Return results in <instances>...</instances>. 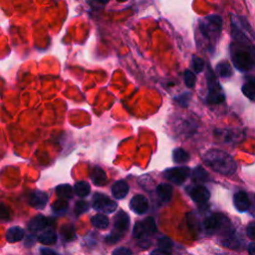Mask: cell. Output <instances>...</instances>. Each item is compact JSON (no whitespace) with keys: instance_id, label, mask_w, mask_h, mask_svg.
<instances>
[{"instance_id":"cell-33","label":"cell","mask_w":255,"mask_h":255,"mask_svg":"<svg viewBox=\"0 0 255 255\" xmlns=\"http://www.w3.org/2000/svg\"><path fill=\"white\" fill-rule=\"evenodd\" d=\"M224 135H221L224 137L225 142L229 143V142H236V139L241 137L240 133H237L236 131H224Z\"/></svg>"},{"instance_id":"cell-13","label":"cell","mask_w":255,"mask_h":255,"mask_svg":"<svg viewBox=\"0 0 255 255\" xmlns=\"http://www.w3.org/2000/svg\"><path fill=\"white\" fill-rule=\"evenodd\" d=\"M91 180L95 186L103 187L108 183V176L100 167H95L91 171Z\"/></svg>"},{"instance_id":"cell-27","label":"cell","mask_w":255,"mask_h":255,"mask_svg":"<svg viewBox=\"0 0 255 255\" xmlns=\"http://www.w3.org/2000/svg\"><path fill=\"white\" fill-rule=\"evenodd\" d=\"M61 235L66 241L74 240L76 237L75 228L72 224H65L61 227Z\"/></svg>"},{"instance_id":"cell-32","label":"cell","mask_w":255,"mask_h":255,"mask_svg":"<svg viewBox=\"0 0 255 255\" xmlns=\"http://www.w3.org/2000/svg\"><path fill=\"white\" fill-rule=\"evenodd\" d=\"M158 246L159 248H162L164 250H167V251H170L171 250L172 248V241L170 238L167 237V236H164V237H161L158 241Z\"/></svg>"},{"instance_id":"cell-14","label":"cell","mask_w":255,"mask_h":255,"mask_svg":"<svg viewBox=\"0 0 255 255\" xmlns=\"http://www.w3.org/2000/svg\"><path fill=\"white\" fill-rule=\"evenodd\" d=\"M112 194L116 199H123L129 192V186L125 181H118L112 186Z\"/></svg>"},{"instance_id":"cell-38","label":"cell","mask_w":255,"mask_h":255,"mask_svg":"<svg viewBox=\"0 0 255 255\" xmlns=\"http://www.w3.org/2000/svg\"><path fill=\"white\" fill-rule=\"evenodd\" d=\"M35 238H36V237H35L34 235H32V234L27 235L26 238H25V240H24L25 246H27V247L32 246V245L35 243Z\"/></svg>"},{"instance_id":"cell-37","label":"cell","mask_w":255,"mask_h":255,"mask_svg":"<svg viewBox=\"0 0 255 255\" xmlns=\"http://www.w3.org/2000/svg\"><path fill=\"white\" fill-rule=\"evenodd\" d=\"M113 254L115 255H131L132 254V250L128 249L126 247H119L116 250L113 251Z\"/></svg>"},{"instance_id":"cell-40","label":"cell","mask_w":255,"mask_h":255,"mask_svg":"<svg viewBox=\"0 0 255 255\" xmlns=\"http://www.w3.org/2000/svg\"><path fill=\"white\" fill-rule=\"evenodd\" d=\"M247 251H248L250 254L255 255V242H252V243H250V244L248 245Z\"/></svg>"},{"instance_id":"cell-24","label":"cell","mask_w":255,"mask_h":255,"mask_svg":"<svg viewBox=\"0 0 255 255\" xmlns=\"http://www.w3.org/2000/svg\"><path fill=\"white\" fill-rule=\"evenodd\" d=\"M91 191V187L87 182H77L74 186V192L80 197H86Z\"/></svg>"},{"instance_id":"cell-5","label":"cell","mask_w":255,"mask_h":255,"mask_svg":"<svg viewBox=\"0 0 255 255\" xmlns=\"http://www.w3.org/2000/svg\"><path fill=\"white\" fill-rule=\"evenodd\" d=\"M157 232V225L152 217L145 218L137 222L133 228V236L138 240H147L146 238L155 234Z\"/></svg>"},{"instance_id":"cell-39","label":"cell","mask_w":255,"mask_h":255,"mask_svg":"<svg viewBox=\"0 0 255 255\" xmlns=\"http://www.w3.org/2000/svg\"><path fill=\"white\" fill-rule=\"evenodd\" d=\"M150 253H151V254H162V255H168V254H170V251H167V250H164V249H162V248H159V249H157V250L151 251Z\"/></svg>"},{"instance_id":"cell-17","label":"cell","mask_w":255,"mask_h":255,"mask_svg":"<svg viewBox=\"0 0 255 255\" xmlns=\"http://www.w3.org/2000/svg\"><path fill=\"white\" fill-rule=\"evenodd\" d=\"M24 237V231L19 226L10 227L6 233V240L10 243L18 242Z\"/></svg>"},{"instance_id":"cell-9","label":"cell","mask_w":255,"mask_h":255,"mask_svg":"<svg viewBox=\"0 0 255 255\" xmlns=\"http://www.w3.org/2000/svg\"><path fill=\"white\" fill-rule=\"evenodd\" d=\"M130 208L131 210L139 214V215H142V214H145L148 210H149V201H148V198L143 195V194H137L135 195L132 199H131V202H130Z\"/></svg>"},{"instance_id":"cell-26","label":"cell","mask_w":255,"mask_h":255,"mask_svg":"<svg viewBox=\"0 0 255 255\" xmlns=\"http://www.w3.org/2000/svg\"><path fill=\"white\" fill-rule=\"evenodd\" d=\"M68 210V201L64 198H59L52 203V211L57 215H63Z\"/></svg>"},{"instance_id":"cell-42","label":"cell","mask_w":255,"mask_h":255,"mask_svg":"<svg viewBox=\"0 0 255 255\" xmlns=\"http://www.w3.org/2000/svg\"><path fill=\"white\" fill-rule=\"evenodd\" d=\"M97 1L102 3V4H107L110 1V0H97Z\"/></svg>"},{"instance_id":"cell-3","label":"cell","mask_w":255,"mask_h":255,"mask_svg":"<svg viewBox=\"0 0 255 255\" xmlns=\"http://www.w3.org/2000/svg\"><path fill=\"white\" fill-rule=\"evenodd\" d=\"M222 28V18L219 15H209L198 22V31L202 38L211 45L215 44Z\"/></svg>"},{"instance_id":"cell-25","label":"cell","mask_w":255,"mask_h":255,"mask_svg":"<svg viewBox=\"0 0 255 255\" xmlns=\"http://www.w3.org/2000/svg\"><path fill=\"white\" fill-rule=\"evenodd\" d=\"M55 192L59 198L71 199L73 197V189L70 185H60L56 187Z\"/></svg>"},{"instance_id":"cell-28","label":"cell","mask_w":255,"mask_h":255,"mask_svg":"<svg viewBox=\"0 0 255 255\" xmlns=\"http://www.w3.org/2000/svg\"><path fill=\"white\" fill-rule=\"evenodd\" d=\"M74 211L76 215H81L89 211V203L85 200H78L76 202Z\"/></svg>"},{"instance_id":"cell-41","label":"cell","mask_w":255,"mask_h":255,"mask_svg":"<svg viewBox=\"0 0 255 255\" xmlns=\"http://www.w3.org/2000/svg\"><path fill=\"white\" fill-rule=\"evenodd\" d=\"M41 252H42V253H44V254H56V252H55V251H52V250H48V249H42V250H41Z\"/></svg>"},{"instance_id":"cell-34","label":"cell","mask_w":255,"mask_h":255,"mask_svg":"<svg viewBox=\"0 0 255 255\" xmlns=\"http://www.w3.org/2000/svg\"><path fill=\"white\" fill-rule=\"evenodd\" d=\"M10 218V210L4 205L0 202V220H8Z\"/></svg>"},{"instance_id":"cell-16","label":"cell","mask_w":255,"mask_h":255,"mask_svg":"<svg viewBox=\"0 0 255 255\" xmlns=\"http://www.w3.org/2000/svg\"><path fill=\"white\" fill-rule=\"evenodd\" d=\"M157 195L159 196V198L167 203L170 202L171 200V196H172V188L170 185L169 184H161L157 187L156 190Z\"/></svg>"},{"instance_id":"cell-21","label":"cell","mask_w":255,"mask_h":255,"mask_svg":"<svg viewBox=\"0 0 255 255\" xmlns=\"http://www.w3.org/2000/svg\"><path fill=\"white\" fill-rule=\"evenodd\" d=\"M91 222H92V225L98 229H106L109 226V218L103 213H99V214L94 215L91 218Z\"/></svg>"},{"instance_id":"cell-31","label":"cell","mask_w":255,"mask_h":255,"mask_svg":"<svg viewBox=\"0 0 255 255\" xmlns=\"http://www.w3.org/2000/svg\"><path fill=\"white\" fill-rule=\"evenodd\" d=\"M205 66H206L205 60L197 56L192 57V67H193V70L195 73H197V74L201 73L203 71V69H205Z\"/></svg>"},{"instance_id":"cell-8","label":"cell","mask_w":255,"mask_h":255,"mask_svg":"<svg viewBox=\"0 0 255 255\" xmlns=\"http://www.w3.org/2000/svg\"><path fill=\"white\" fill-rule=\"evenodd\" d=\"M189 194L191 198L197 203V205H205L211 197L210 191L202 186H195L189 190Z\"/></svg>"},{"instance_id":"cell-12","label":"cell","mask_w":255,"mask_h":255,"mask_svg":"<svg viewBox=\"0 0 255 255\" xmlns=\"http://www.w3.org/2000/svg\"><path fill=\"white\" fill-rule=\"evenodd\" d=\"M130 216L127 212L121 211L119 212L114 218V227L119 234L126 233L130 227Z\"/></svg>"},{"instance_id":"cell-23","label":"cell","mask_w":255,"mask_h":255,"mask_svg":"<svg viewBox=\"0 0 255 255\" xmlns=\"http://www.w3.org/2000/svg\"><path fill=\"white\" fill-rule=\"evenodd\" d=\"M172 159L176 164H184L190 160V154L182 148L174 149L172 151Z\"/></svg>"},{"instance_id":"cell-7","label":"cell","mask_w":255,"mask_h":255,"mask_svg":"<svg viewBox=\"0 0 255 255\" xmlns=\"http://www.w3.org/2000/svg\"><path fill=\"white\" fill-rule=\"evenodd\" d=\"M189 175H190V169L188 167L171 168L164 171V176L168 181H170L174 185L184 184Z\"/></svg>"},{"instance_id":"cell-11","label":"cell","mask_w":255,"mask_h":255,"mask_svg":"<svg viewBox=\"0 0 255 255\" xmlns=\"http://www.w3.org/2000/svg\"><path fill=\"white\" fill-rule=\"evenodd\" d=\"M234 205L237 212H247L250 208V200L248 194L243 191H237L234 195Z\"/></svg>"},{"instance_id":"cell-43","label":"cell","mask_w":255,"mask_h":255,"mask_svg":"<svg viewBox=\"0 0 255 255\" xmlns=\"http://www.w3.org/2000/svg\"><path fill=\"white\" fill-rule=\"evenodd\" d=\"M118 2H126V1H128V0H117Z\"/></svg>"},{"instance_id":"cell-36","label":"cell","mask_w":255,"mask_h":255,"mask_svg":"<svg viewBox=\"0 0 255 255\" xmlns=\"http://www.w3.org/2000/svg\"><path fill=\"white\" fill-rule=\"evenodd\" d=\"M246 234L250 239L255 240V222H251L246 229Z\"/></svg>"},{"instance_id":"cell-2","label":"cell","mask_w":255,"mask_h":255,"mask_svg":"<svg viewBox=\"0 0 255 255\" xmlns=\"http://www.w3.org/2000/svg\"><path fill=\"white\" fill-rule=\"evenodd\" d=\"M231 55L234 65L241 72H247L255 66V47L250 42L233 43Z\"/></svg>"},{"instance_id":"cell-35","label":"cell","mask_w":255,"mask_h":255,"mask_svg":"<svg viewBox=\"0 0 255 255\" xmlns=\"http://www.w3.org/2000/svg\"><path fill=\"white\" fill-rule=\"evenodd\" d=\"M121 234H119V233H113V234H111L110 235H108L106 238H105V242L106 243H108V244H115V243H117L120 239H121Z\"/></svg>"},{"instance_id":"cell-30","label":"cell","mask_w":255,"mask_h":255,"mask_svg":"<svg viewBox=\"0 0 255 255\" xmlns=\"http://www.w3.org/2000/svg\"><path fill=\"white\" fill-rule=\"evenodd\" d=\"M191 99V94L190 92H185V93L181 94L180 96H177V97L175 98V100L177 101L178 105L184 107V108H186V107L189 106Z\"/></svg>"},{"instance_id":"cell-15","label":"cell","mask_w":255,"mask_h":255,"mask_svg":"<svg viewBox=\"0 0 255 255\" xmlns=\"http://www.w3.org/2000/svg\"><path fill=\"white\" fill-rule=\"evenodd\" d=\"M47 225H48V219L44 215L39 214V215H36L35 217H33L29 221L28 229L30 232L37 233V232L43 231L44 228L47 227Z\"/></svg>"},{"instance_id":"cell-4","label":"cell","mask_w":255,"mask_h":255,"mask_svg":"<svg viewBox=\"0 0 255 255\" xmlns=\"http://www.w3.org/2000/svg\"><path fill=\"white\" fill-rule=\"evenodd\" d=\"M207 79H208V95H207V103L210 105H217L221 104L225 101V95L221 88V85L216 80L215 74L211 70V68H208L207 73Z\"/></svg>"},{"instance_id":"cell-6","label":"cell","mask_w":255,"mask_h":255,"mask_svg":"<svg viewBox=\"0 0 255 255\" xmlns=\"http://www.w3.org/2000/svg\"><path fill=\"white\" fill-rule=\"evenodd\" d=\"M92 206L95 211L103 213H108V214L113 213L118 208L116 201L112 200L106 194L99 193V192L94 194Z\"/></svg>"},{"instance_id":"cell-22","label":"cell","mask_w":255,"mask_h":255,"mask_svg":"<svg viewBox=\"0 0 255 255\" xmlns=\"http://www.w3.org/2000/svg\"><path fill=\"white\" fill-rule=\"evenodd\" d=\"M210 180L209 173L202 167H196L192 171V181L195 183H206Z\"/></svg>"},{"instance_id":"cell-18","label":"cell","mask_w":255,"mask_h":255,"mask_svg":"<svg viewBox=\"0 0 255 255\" xmlns=\"http://www.w3.org/2000/svg\"><path fill=\"white\" fill-rule=\"evenodd\" d=\"M241 91L245 97L252 101H255V78L247 77L246 82L243 84Z\"/></svg>"},{"instance_id":"cell-19","label":"cell","mask_w":255,"mask_h":255,"mask_svg":"<svg viewBox=\"0 0 255 255\" xmlns=\"http://www.w3.org/2000/svg\"><path fill=\"white\" fill-rule=\"evenodd\" d=\"M38 241L43 245H54L57 242V235L53 231H47L38 236Z\"/></svg>"},{"instance_id":"cell-1","label":"cell","mask_w":255,"mask_h":255,"mask_svg":"<svg viewBox=\"0 0 255 255\" xmlns=\"http://www.w3.org/2000/svg\"><path fill=\"white\" fill-rule=\"evenodd\" d=\"M203 162L215 172L223 175H233L237 170V165L234 158L227 152L212 149L202 156Z\"/></svg>"},{"instance_id":"cell-20","label":"cell","mask_w":255,"mask_h":255,"mask_svg":"<svg viewBox=\"0 0 255 255\" xmlns=\"http://www.w3.org/2000/svg\"><path fill=\"white\" fill-rule=\"evenodd\" d=\"M219 77L221 78H231L233 76V68L228 62L222 61L216 65L215 68Z\"/></svg>"},{"instance_id":"cell-10","label":"cell","mask_w":255,"mask_h":255,"mask_svg":"<svg viewBox=\"0 0 255 255\" xmlns=\"http://www.w3.org/2000/svg\"><path fill=\"white\" fill-rule=\"evenodd\" d=\"M48 194L44 191H36L30 193L29 197H28V202L29 205L35 209V210H43L48 202Z\"/></svg>"},{"instance_id":"cell-29","label":"cell","mask_w":255,"mask_h":255,"mask_svg":"<svg viewBox=\"0 0 255 255\" xmlns=\"http://www.w3.org/2000/svg\"><path fill=\"white\" fill-rule=\"evenodd\" d=\"M185 83L187 85L188 88H193L194 85H195V82H196V77L193 72H191V70H186L185 72Z\"/></svg>"}]
</instances>
